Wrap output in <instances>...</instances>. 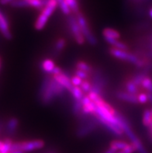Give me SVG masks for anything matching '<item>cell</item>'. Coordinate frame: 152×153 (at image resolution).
Listing matches in <instances>:
<instances>
[{"mask_svg":"<svg viewBox=\"0 0 152 153\" xmlns=\"http://www.w3.org/2000/svg\"><path fill=\"white\" fill-rule=\"evenodd\" d=\"M66 89L54 79L53 76H47L43 79L39 90V97L44 104H50L57 97L65 94Z\"/></svg>","mask_w":152,"mask_h":153,"instance_id":"cell-1","label":"cell"},{"mask_svg":"<svg viewBox=\"0 0 152 153\" xmlns=\"http://www.w3.org/2000/svg\"><path fill=\"white\" fill-rule=\"evenodd\" d=\"M116 118L118 119V121H119L120 127L123 128L124 133L130 138V140L131 141V144L136 147L137 151L139 153H148L146 151L144 146H143L142 142L137 138V136L135 135V134L133 133L132 129H131L130 126V124H128V121L123 117V115L121 114H119V113L116 112Z\"/></svg>","mask_w":152,"mask_h":153,"instance_id":"cell-2","label":"cell"},{"mask_svg":"<svg viewBox=\"0 0 152 153\" xmlns=\"http://www.w3.org/2000/svg\"><path fill=\"white\" fill-rule=\"evenodd\" d=\"M45 143L43 140L35 139L25 141V142H13L11 148V151L14 150H21L24 152H29L35 150L41 149L44 148Z\"/></svg>","mask_w":152,"mask_h":153,"instance_id":"cell-3","label":"cell"},{"mask_svg":"<svg viewBox=\"0 0 152 153\" xmlns=\"http://www.w3.org/2000/svg\"><path fill=\"white\" fill-rule=\"evenodd\" d=\"M75 16H76V19H77V21L79 23V26H80V28H81L82 31V33L85 37V39L88 41L89 45H97V39L96 37L94 34L93 33V32L91 31L90 27L89 26V23L87 22L86 19L85 18V16L82 15V14L79 12V13L75 14Z\"/></svg>","mask_w":152,"mask_h":153,"instance_id":"cell-4","label":"cell"},{"mask_svg":"<svg viewBox=\"0 0 152 153\" xmlns=\"http://www.w3.org/2000/svg\"><path fill=\"white\" fill-rule=\"evenodd\" d=\"M100 123L96 118H87L86 120H83L81 125L77 129L76 131V135L79 138H83L85 136L89 135L91 133H93L96 129L99 127Z\"/></svg>","mask_w":152,"mask_h":153,"instance_id":"cell-5","label":"cell"},{"mask_svg":"<svg viewBox=\"0 0 152 153\" xmlns=\"http://www.w3.org/2000/svg\"><path fill=\"white\" fill-rule=\"evenodd\" d=\"M67 24L69 27V30L71 32L72 37H74L75 41L79 45H83L85 41V37L82 33L80 26L77 21L76 16L69 15L67 17Z\"/></svg>","mask_w":152,"mask_h":153,"instance_id":"cell-6","label":"cell"},{"mask_svg":"<svg viewBox=\"0 0 152 153\" xmlns=\"http://www.w3.org/2000/svg\"><path fill=\"white\" fill-rule=\"evenodd\" d=\"M0 33L7 40H11L12 33L10 31V23L6 16L0 10Z\"/></svg>","mask_w":152,"mask_h":153,"instance_id":"cell-7","label":"cell"},{"mask_svg":"<svg viewBox=\"0 0 152 153\" xmlns=\"http://www.w3.org/2000/svg\"><path fill=\"white\" fill-rule=\"evenodd\" d=\"M92 76V82L93 85L99 86L102 89H105L107 86V80L104 76V74L99 69H93V72L91 74Z\"/></svg>","mask_w":152,"mask_h":153,"instance_id":"cell-8","label":"cell"},{"mask_svg":"<svg viewBox=\"0 0 152 153\" xmlns=\"http://www.w3.org/2000/svg\"><path fill=\"white\" fill-rule=\"evenodd\" d=\"M53 78L66 90H68L69 92L71 91V89L73 88V85L71 82V77L67 76V74L62 72L61 73L53 76Z\"/></svg>","mask_w":152,"mask_h":153,"instance_id":"cell-9","label":"cell"},{"mask_svg":"<svg viewBox=\"0 0 152 153\" xmlns=\"http://www.w3.org/2000/svg\"><path fill=\"white\" fill-rule=\"evenodd\" d=\"M82 115L89 116V115H94L95 113V103L89 97V96H85L82 100Z\"/></svg>","mask_w":152,"mask_h":153,"instance_id":"cell-10","label":"cell"},{"mask_svg":"<svg viewBox=\"0 0 152 153\" xmlns=\"http://www.w3.org/2000/svg\"><path fill=\"white\" fill-rule=\"evenodd\" d=\"M116 97L118 100L127 102V103H133V104H138V99L137 96L132 94L127 91H118L116 93Z\"/></svg>","mask_w":152,"mask_h":153,"instance_id":"cell-11","label":"cell"},{"mask_svg":"<svg viewBox=\"0 0 152 153\" xmlns=\"http://www.w3.org/2000/svg\"><path fill=\"white\" fill-rule=\"evenodd\" d=\"M19 126V120L16 117H11L7 120L5 124V131L8 136H13L16 133V131Z\"/></svg>","mask_w":152,"mask_h":153,"instance_id":"cell-12","label":"cell"},{"mask_svg":"<svg viewBox=\"0 0 152 153\" xmlns=\"http://www.w3.org/2000/svg\"><path fill=\"white\" fill-rule=\"evenodd\" d=\"M41 68L45 73L51 75L54 69L56 68V65L51 59L47 58L41 62Z\"/></svg>","mask_w":152,"mask_h":153,"instance_id":"cell-13","label":"cell"},{"mask_svg":"<svg viewBox=\"0 0 152 153\" xmlns=\"http://www.w3.org/2000/svg\"><path fill=\"white\" fill-rule=\"evenodd\" d=\"M148 76V72L144 70L143 72H139V73L133 75V76L131 77L130 80L132 82H133L138 87H141V85H142L143 81H144Z\"/></svg>","mask_w":152,"mask_h":153,"instance_id":"cell-14","label":"cell"},{"mask_svg":"<svg viewBox=\"0 0 152 153\" xmlns=\"http://www.w3.org/2000/svg\"><path fill=\"white\" fill-rule=\"evenodd\" d=\"M110 45L113 47L114 48H117L119 50L127 51L128 50V46L123 42L120 41L119 39H113V38H105Z\"/></svg>","mask_w":152,"mask_h":153,"instance_id":"cell-15","label":"cell"},{"mask_svg":"<svg viewBox=\"0 0 152 153\" xmlns=\"http://www.w3.org/2000/svg\"><path fill=\"white\" fill-rule=\"evenodd\" d=\"M130 146V144L127 143L125 142H123V141H118V140H116V141H113V142L110 143V148H111L112 149H113L114 151L118 152L120 151V150H123L128 148Z\"/></svg>","mask_w":152,"mask_h":153,"instance_id":"cell-16","label":"cell"},{"mask_svg":"<svg viewBox=\"0 0 152 153\" xmlns=\"http://www.w3.org/2000/svg\"><path fill=\"white\" fill-rule=\"evenodd\" d=\"M104 38H113V39H119L120 34L118 31L112 28H106L102 31Z\"/></svg>","mask_w":152,"mask_h":153,"instance_id":"cell-17","label":"cell"},{"mask_svg":"<svg viewBox=\"0 0 152 153\" xmlns=\"http://www.w3.org/2000/svg\"><path fill=\"white\" fill-rule=\"evenodd\" d=\"M73 97V99L75 100H82L83 99V97H85L84 95V92L82 89H81L80 86H73L71 91L70 92Z\"/></svg>","mask_w":152,"mask_h":153,"instance_id":"cell-18","label":"cell"},{"mask_svg":"<svg viewBox=\"0 0 152 153\" xmlns=\"http://www.w3.org/2000/svg\"><path fill=\"white\" fill-rule=\"evenodd\" d=\"M65 46H66V41L65 40V39L59 38L58 40H57L54 46V54H61L62 51L65 49Z\"/></svg>","mask_w":152,"mask_h":153,"instance_id":"cell-19","label":"cell"},{"mask_svg":"<svg viewBox=\"0 0 152 153\" xmlns=\"http://www.w3.org/2000/svg\"><path fill=\"white\" fill-rule=\"evenodd\" d=\"M72 112L77 117H81L82 115V100H74L72 104Z\"/></svg>","mask_w":152,"mask_h":153,"instance_id":"cell-20","label":"cell"},{"mask_svg":"<svg viewBox=\"0 0 152 153\" xmlns=\"http://www.w3.org/2000/svg\"><path fill=\"white\" fill-rule=\"evenodd\" d=\"M125 87L127 89V92L130 93H132V94H135L137 95L139 92V88L136 84L133 82L131 81L130 79L127 80L125 83Z\"/></svg>","mask_w":152,"mask_h":153,"instance_id":"cell-21","label":"cell"},{"mask_svg":"<svg viewBox=\"0 0 152 153\" xmlns=\"http://www.w3.org/2000/svg\"><path fill=\"white\" fill-rule=\"evenodd\" d=\"M75 67H76V69L82 70V71H84L85 72H88L89 75H91L93 71V68L88 63L82 62V61L78 62L76 65H75Z\"/></svg>","mask_w":152,"mask_h":153,"instance_id":"cell-22","label":"cell"},{"mask_svg":"<svg viewBox=\"0 0 152 153\" xmlns=\"http://www.w3.org/2000/svg\"><path fill=\"white\" fill-rule=\"evenodd\" d=\"M142 122L143 124L146 126L147 128H148L152 123V114L151 111L149 110H145L144 114H143L142 117Z\"/></svg>","mask_w":152,"mask_h":153,"instance_id":"cell-23","label":"cell"},{"mask_svg":"<svg viewBox=\"0 0 152 153\" xmlns=\"http://www.w3.org/2000/svg\"><path fill=\"white\" fill-rule=\"evenodd\" d=\"M57 2H58V6H59L60 9L62 10V13H63L64 14H65V15L67 16L71 15L72 12H71L69 6H67V4L66 3L65 0H57Z\"/></svg>","mask_w":152,"mask_h":153,"instance_id":"cell-24","label":"cell"},{"mask_svg":"<svg viewBox=\"0 0 152 153\" xmlns=\"http://www.w3.org/2000/svg\"><path fill=\"white\" fill-rule=\"evenodd\" d=\"M66 3L69 6L71 12L75 14H77L79 13V6L78 0H65Z\"/></svg>","mask_w":152,"mask_h":153,"instance_id":"cell-25","label":"cell"},{"mask_svg":"<svg viewBox=\"0 0 152 153\" xmlns=\"http://www.w3.org/2000/svg\"><path fill=\"white\" fill-rule=\"evenodd\" d=\"M10 6L13 8H27L30 7V3L27 0H15L10 4Z\"/></svg>","mask_w":152,"mask_h":153,"instance_id":"cell-26","label":"cell"},{"mask_svg":"<svg viewBox=\"0 0 152 153\" xmlns=\"http://www.w3.org/2000/svg\"><path fill=\"white\" fill-rule=\"evenodd\" d=\"M141 87H143L145 89H146L147 92H151L152 93V79L149 76L145 79L142 82Z\"/></svg>","mask_w":152,"mask_h":153,"instance_id":"cell-27","label":"cell"},{"mask_svg":"<svg viewBox=\"0 0 152 153\" xmlns=\"http://www.w3.org/2000/svg\"><path fill=\"white\" fill-rule=\"evenodd\" d=\"M80 87H81V89H82L84 93H89V92L91 91L92 83H91V82H89V81H87V80H83L82 83V85Z\"/></svg>","mask_w":152,"mask_h":153,"instance_id":"cell-28","label":"cell"},{"mask_svg":"<svg viewBox=\"0 0 152 153\" xmlns=\"http://www.w3.org/2000/svg\"><path fill=\"white\" fill-rule=\"evenodd\" d=\"M75 76H77L78 77L81 78L83 80H86L89 76V74L88 72H85L84 71H82V70L76 69L75 72Z\"/></svg>","mask_w":152,"mask_h":153,"instance_id":"cell-29","label":"cell"},{"mask_svg":"<svg viewBox=\"0 0 152 153\" xmlns=\"http://www.w3.org/2000/svg\"><path fill=\"white\" fill-rule=\"evenodd\" d=\"M71 82L73 86H81L83 79H82L81 78L78 77L77 76H74L71 77Z\"/></svg>","mask_w":152,"mask_h":153,"instance_id":"cell-30","label":"cell"},{"mask_svg":"<svg viewBox=\"0 0 152 153\" xmlns=\"http://www.w3.org/2000/svg\"><path fill=\"white\" fill-rule=\"evenodd\" d=\"M137 99H138L139 103H142V104H145V103L148 102V97L147 93H140V94H138Z\"/></svg>","mask_w":152,"mask_h":153,"instance_id":"cell-31","label":"cell"},{"mask_svg":"<svg viewBox=\"0 0 152 153\" xmlns=\"http://www.w3.org/2000/svg\"><path fill=\"white\" fill-rule=\"evenodd\" d=\"M136 151H137V149H136V147H135L133 145L130 144V146L128 148H127V149H125L116 152L115 153H133L134 152H136Z\"/></svg>","mask_w":152,"mask_h":153,"instance_id":"cell-32","label":"cell"},{"mask_svg":"<svg viewBox=\"0 0 152 153\" xmlns=\"http://www.w3.org/2000/svg\"><path fill=\"white\" fill-rule=\"evenodd\" d=\"M15 0H0V4L2 5V6H6V5H8V4H11L12 2H14Z\"/></svg>","mask_w":152,"mask_h":153,"instance_id":"cell-33","label":"cell"},{"mask_svg":"<svg viewBox=\"0 0 152 153\" xmlns=\"http://www.w3.org/2000/svg\"><path fill=\"white\" fill-rule=\"evenodd\" d=\"M148 128V137H149V139H150L151 142H152V123H151V125Z\"/></svg>","mask_w":152,"mask_h":153,"instance_id":"cell-34","label":"cell"},{"mask_svg":"<svg viewBox=\"0 0 152 153\" xmlns=\"http://www.w3.org/2000/svg\"><path fill=\"white\" fill-rule=\"evenodd\" d=\"M5 124H4V122L2 120H0V134H1L2 131L5 129Z\"/></svg>","mask_w":152,"mask_h":153,"instance_id":"cell-35","label":"cell"},{"mask_svg":"<svg viewBox=\"0 0 152 153\" xmlns=\"http://www.w3.org/2000/svg\"><path fill=\"white\" fill-rule=\"evenodd\" d=\"M147 94H148V102L152 104V93L147 92Z\"/></svg>","mask_w":152,"mask_h":153,"instance_id":"cell-36","label":"cell"},{"mask_svg":"<svg viewBox=\"0 0 152 153\" xmlns=\"http://www.w3.org/2000/svg\"><path fill=\"white\" fill-rule=\"evenodd\" d=\"M149 47H150V53L152 55V34L151 35L150 38H149Z\"/></svg>","mask_w":152,"mask_h":153,"instance_id":"cell-37","label":"cell"},{"mask_svg":"<svg viewBox=\"0 0 152 153\" xmlns=\"http://www.w3.org/2000/svg\"><path fill=\"white\" fill-rule=\"evenodd\" d=\"M116 151H114L113 149H112L111 148H109L108 149H106V151L103 152L102 153H115Z\"/></svg>","mask_w":152,"mask_h":153,"instance_id":"cell-38","label":"cell"},{"mask_svg":"<svg viewBox=\"0 0 152 153\" xmlns=\"http://www.w3.org/2000/svg\"><path fill=\"white\" fill-rule=\"evenodd\" d=\"M10 153H25L23 151L21 150H14V151H11Z\"/></svg>","mask_w":152,"mask_h":153,"instance_id":"cell-39","label":"cell"},{"mask_svg":"<svg viewBox=\"0 0 152 153\" xmlns=\"http://www.w3.org/2000/svg\"><path fill=\"white\" fill-rule=\"evenodd\" d=\"M149 16L152 19V7L151 8L150 10H149Z\"/></svg>","mask_w":152,"mask_h":153,"instance_id":"cell-40","label":"cell"},{"mask_svg":"<svg viewBox=\"0 0 152 153\" xmlns=\"http://www.w3.org/2000/svg\"><path fill=\"white\" fill-rule=\"evenodd\" d=\"M0 66H1V59H0Z\"/></svg>","mask_w":152,"mask_h":153,"instance_id":"cell-41","label":"cell"},{"mask_svg":"<svg viewBox=\"0 0 152 153\" xmlns=\"http://www.w3.org/2000/svg\"><path fill=\"white\" fill-rule=\"evenodd\" d=\"M151 114H152V108H151Z\"/></svg>","mask_w":152,"mask_h":153,"instance_id":"cell-42","label":"cell"},{"mask_svg":"<svg viewBox=\"0 0 152 153\" xmlns=\"http://www.w3.org/2000/svg\"><path fill=\"white\" fill-rule=\"evenodd\" d=\"M27 1H30V0H27Z\"/></svg>","mask_w":152,"mask_h":153,"instance_id":"cell-43","label":"cell"}]
</instances>
